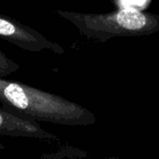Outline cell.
<instances>
[{"instance_id":"cell-1","label":"cell","mask_w":159,"mask_h":159,"mask_svg":"<svg viewBox=\"0 0 159 159\" xmlns=\"http://www.w3.org/2000/svg\"><path fill=\"white\" fill-rule=\"evenodd\" d=\"M0 102L7 111L35 122L87 127L97 121L92 112L78 103L4 78H0Z\"/></svg>"},{"instance_id":"cell-2","label":"cell","mask_w":159,"mask_h":159,"mask_svg":"<svg viewBox=\"0 0 159 159\" xmlns=\"http://www.w3.org/2000/svg\"><path fill=\"white\" fill-rule=\"evenodd\" d=\"M57 14L73 23L89 39L106 42L115 37H137L159 31V15L125 7L104 14H84L58 10Z\"/></svg>"},{"instance_id":"cell-3","label":"cell","mask_w":159,"mask_h":159,"mask_svg":"<svg viewBox=\"0 0 159 159\" xmlns=\"http://www.w3.org/2000/svg\"><path fill=\"white\" fill-rule=\"evenodd\" d=\"M0 38L10 42L21 49L30 52L50 50L56 54H63V48L48 40L36 30L8 16L0 14Z\"/></svg>"},{"instance_id":"cell-4","label":"cell","mask_w":159,"mask_h":159,"mask_svg":"<svg viewBox=\"0 0 159 159\" xmlns=\"http://www.w3.org/2000/svg\"><path fill=\"white\" fill-rule=\"evenodd\" d=\"M0 135L8 137L34 138L47 142L58 141V138L43 129L35 121L20 117L0 108Z\"/></svg>"},{"instance_id":"cell-5","label":"cell","mask_w":159,"mask_h":159,"mask_svg":"<svg viewBox=\"0 0 159 159\" xmlns=\"http://www.w3.org/2000/svg\"><path fill=\"white\" fill-rule=\"evenodd\" d=\"M20 68V65L8 58L3 51L0 50V78H5L7 75L15 73Z\"/></svg>"},{"instance_id":"cell-6","label":"cell","mask_w":159,"mask_h":159,"mask_svg":"<svg viewBox=\"0 0 159 159\" xmlns=\"http://www.w3.org/2000/svg\"><path fill=\"white\" fill-rule=\"evenodd\" d=\"M120 1L125 7L136 8L139 7H143L147 0H120Z\"/></svg>"}]
</instances>
